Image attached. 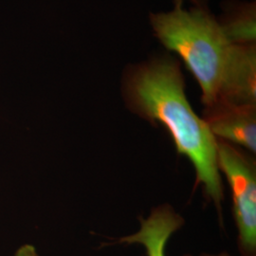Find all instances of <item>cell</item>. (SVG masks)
Segmentation results:
<instances>
[{"instance_id":"obj_1","label":"cell","mask_w":256,"mask_h":256,"mask_svg":"<svg viewBox=\"0 0 256 256\" xmlns=\"http://www.w3.org/2000/svg\"><path fill=\"white\" fill-rule=\"evenodd\" d=\"M128 106L140 117L160 122L169 131L180 154L192 162L198 182L220 205L223 186L218 164V140L192 110L185 93L180 63L164 54L131 64L124 77Z\"/></svg>"},{"instance_id":"obj_2","label":"cell","mask_w":256,"mask_h":256,"mask_svg":"<svg viewBox=\"0 0 256 256\" xmlns=\"http://www.w3.org/2000/svg\"><path fill=\"white\" fill-rule=\"evenodd\" d=\"M149 23L156 38L182 59L198 82L204 106L218 101L234 44L208 6L151 12Z\"/></svg>"},{"instance_id":"obj_3","label":"cell","mask_w":256,"mask_h":256,"mask_svg":"<svg viewBox=\"0 0 256 256\" xmlns=\"http://www.w3.org/2000/svg\"><path fill=\"white\" fill-rule=\"evenodd\" d=\"M218 168L232 192L234 212L238 230V246L243 256H256V165L248 156L225 140H218Z\"/></svg>"},{"instance_id":"obj_4","label":"cell","mask_w":256,"mask_h":256,"mask_svg":"<svg viewBox=\"0 0 256 256\" xmlns=\"http://www.w3.org/2000/svg\"><path fill=\"white\" fill-rule=\"evenodd\" d=\"M214 137L256 149V104L216 102L204 110L203 118Z\"/></svg>"},{"instance_id":"obj_5","label":"cell","mask_w":256,"mask_h":256,"mask_svg":"<svg viewBox=\"0 0 256 256\" xmlns=\"http://www.w3.org/2000/svg\"><path fill=\"white\" fill-rule=\"evenodd\" d=\"M216 102L256 104V44L232 45L225 82Z\"/></svg>"},{"instance_id":"obj_6","label":"cell","mask_w":256,"mask_h":256,"mask_svg":"<svg viewBox=\"0 0 256 256\" xmlns=\"http://www.w3.org/2000/svg\"><path fill=\"white\" fill-rule=\"evenodd\" d=\"M182 225V218L171 208L160 207L148 218L142 220L137 232L120 238L118 243L140 244L146 248L147 256H166L165 248L168 240Z\"/></svg>"},{"instance_id":"obj_7","label":"cell","mask_w":256,"mask_h":256,"mask_svg":"<svg viewBox=\"0 0 256 256\" xmlns=\"http://www.w3.org/2000/svg\"><path fill=\"white\" fill-rule=\"evenodd\" d=\"M218 19L232 44H256V1L228 0Z\"/></svg>"},{"instance_id":"obj_8","label":"cell","mask_w":256,"mask_h":256,"mask_svg":"<svg viewBox=\"0 0 256 256\" xmlns=\"http://www.w3.org/2000/svg\"><path fill=\"white\" fill-rule=\"evenodd\" d=\"M174 7H183L185 3H190L192 6H200V7H207L208 0H173Z\"/></svg>"},{"instance_id":"obj_9","label":"cell","mask_w":256,"mask_h":256,"mask_svg":"<svg viewBox=\"0 0 256 256\" xmlns=\"http://www.w3.org/2000/svg\"><path fill=\"white\" fill-rule=\"evenodd\" d=\"M14 256H38L36 248L32 245H24L19 248Z\"/></svg>"},{"instance_id":"obj_10","label":"cell","mask_w":256,"mask_h":256,"mask_svg":"<svg viewBox=\"0 0 256 256\" xmlns=\"http://www.w3.org/2000/svg\"><path fill=\"white\" fill-rule=\"evenodd\" d=\"M202 256H230L227 252H221L220 254H202Z\"/></svg>"}]
</instances>
